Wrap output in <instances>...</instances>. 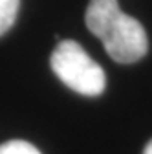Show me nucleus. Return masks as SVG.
I'll use <instances>...</instances> for the list:
<instances>
[{"mask_svg": "<svg viewBox=\"0 0 152 154\" xmlns=\"http://www.w3.org/2000/svg\"><path fill=\"white\" fill-rule=\"evenodd\" d=\"M18 8H20V0H0V37L15 24Z\"/></svg>", "mask_w": 152, "mask_h": 154, "instance_id": "7ed1b4c3", "label": "nucleus"}, {"mask_svg": "<svg viewBox=\"0 0 152 154\" xmlns=\"http://www.w3.org/2000/svg\"><path fill=\"white\" fill-rule=\"evenodd\" d=\"M84 20L116 63L132 64L145 57L148 50L147 33L139 20L121 11L117 0H90Z\"/></svg>", "mask_w": 152, "mask_h": 154, "instance_id": "f257e3e1", "label": "nucleus"}, {"mask_svg": "<svg viewBox=\"0 0 152 154\" xmlns=\"http://www.w3.org/2000/svg\"><path fill=\"white\" fill-rule=\"evenodd\" d=\"M0 154H41V150L24 140H11L0 145Z\"/></svg>", "mask_w": 152, "mask_h": 154, "instance_id": "20e7f679", "label": "nucleus"}, {"mask_svg": "<svg viewBox=\"0 0 152 154\" xmlns=\"http://www.w3.org/2000/svg\"><path fill=\"white\" fill-rule=\"evenodd\" d=\"M143 154H152V140L147 143V147H145V150H143Z\"/></svg>", "mask_w": 152, "mask_h": 154, "instance_id": "39448f33", "label": "nucleus"}, {"mask_svg": "<svg viewBox=\"0 0 152 154\" xmlns=\"http://www.w3.org/2000/svg\"><path fill=\"white\" fill-rule=\"evenodd\" d=\"M50 64L53 73L68 88L81 95L97 97L106 88L105 70L75 41H61L57 44Z\"/></svg>", "mask_w": 152, "mask_h": 154, "instance_id": "f03ea898", "label": "nucleus"}]
</instances>
